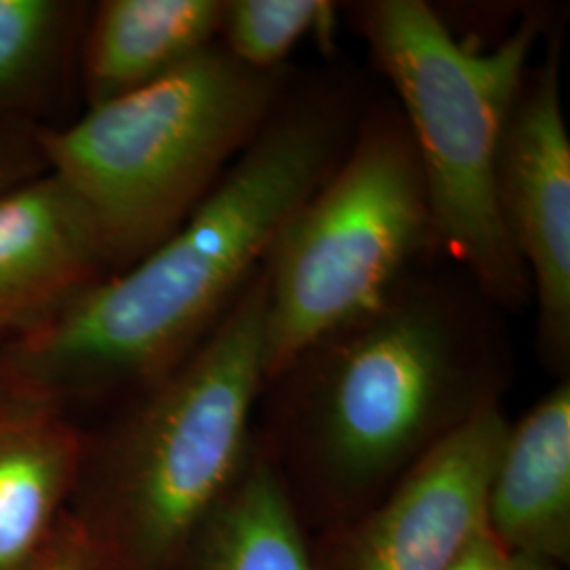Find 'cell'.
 I'll list each match as a JSON object with an SVG mask.
<instances>
[{"label": "cell", "instance_id": "10", "mask_svg": "<svg viewBox=\"0 0 570 570\" xmlns=\"http://www.w3.org/2000/svg\"><path fill=\"white\" fill-rule=\"evenodd\" d=\"M77 419L0 374V570H41L81 473Z\"/></svg>", "mask_w": 570, "mask_h": 570}, {"label": "cell", "instance_id": "3", "mask_svg": "<svg viewBox=\"0 0 570 570\" xmlns=\"http://www.w3.org/2000/svg\"><path fill=\"white\" fill-rule=\"evenodd\" d=\"M263 266L180 366L87 429L68 520L98 570H174L254 449Z\"/></svg>", "mask_w": 570, "mask_h": 570}, {"label": "cell", "instance_id": "1", "mask_svg": "<svg viewBox=\"0 0 570 570\" xmlns=\"http://www.w3.org/2000/svg\"><path fill=\"white\" fill-rule=\"evenodd\" d=\"M505 313L433 258L271 374L254 446L308 534L379 503L513 381Z\"/></svg>", "mask_w": 570, "mask_h": 570}, {"label": "cell", "instance_id": "6", "mask_svg": "<svg viewBox=\"0 0 570 570\" xmlns=\"http://www.w3.org/2000/svg\"><path fill=\"white\" fill-rule=\"evenodd\" d=\"M433 258L442 256L406 119L395 102L366 106L343 161L263 263L266 379Z\"/></svg>", "mask_w": 570, "mask_h": 570}, {"label": "cell", "instance_id": "17", "mask_svg": "<svg viewBox=\"0 0 570 570\" xmlns=\"http://www.w3.org/2000/svg\"><path fill=\"white\" fill-rule=\"evenodd\" d=\"M41 570H98L87 543L68 520V513Z\"/></svg>", "mask_w": 570, "mask_h": 570}, {"label": "cell", "instance_id": "14", "mask_svg": "<svg viewBox=\"0 0 570 570\" xmlns=\"http://www.w3.org/2000/svg\"><path fill=\"white\" fill-rule=\"evenodd\" d=\"M87 13L70 0H0V121H37L81 47Z\"/></svg>", "mask_w": 570, "mask_h": 570}, {"label": "cell", "instance_id": "11", "mask_svg": "<svg viewBox=\"0 0 570 570\" xmlns=\"http://www.w3.org/2000/svg\"><path fill=\"white\" fill-rule=\"evenodd\" d=\"M487 530L510 556L570 564V379L510 423L490 480Z\"/></svg>", "mask_w": 570, "mask_h": 570}, {"label": "cell", "instance_id": "9", "mask_svg": "<svg viewBox=\"0 0 570 570\" xmlns=\"http://www.w3.org/2000/svg\"><path fill=\"white\" fill-rule=\"evenodd\" d=\"M110 275L87 209L51 171L0 195V346Z\"/></svg>", "mask_w": 570, "mask_h": 570}, {"label": "cell", "instance_id": "16", "mask_svg": "<svg viewBox=\"0 0 570 570\" xmlns=\"http://www.w3.org/2000/svg\"><path fill=\"white\" fill-rule=\"evenodd\" d=\"M41 122L0 121V195L49 171L41 144Z\"/></svg>", "mask_w": 570, "mask_h": 570}, {"label": "cell", "instance_id": "15", "mask_svg": "<svg viewBox=\"0 0 570 570\" xmlns=\"http://www.w3.org/2000/svg\"><path fill=\"white\" fill-rule=\"evenodd\" d=\"M338 16L332 0H225L218 42L247 68L277 70L308 37L330 51Z\"/></svg>", "mask_w": 570, "mask_h": 570}, {"label": "cell", "instance_id": "5", "mask_svg": "<svg viewBox=\"0 0 570 570\" xmlns=\"http://www.w3.org/2000/svg\"><path fill=\"white\" fill-rule=\"evenodd\" d=\"M294 81L289 66L254 70L216 41L68 127L42 125L49 171L87 209L110 275L186 223Z\"/></svg>", "mask_w": 570, "mask_h": 570}, {"label": "cell", "instance_id": "12", "mask_svg": "<svg viewBox=\"0 0 570 570\" xmlns=\"http://www.w3.org/2000/svg\"><path fill=\"white\" fill-rule=\"evenodd\" d=\"M223 0H102L89 9L81 47L87 108L161 79L218 41Z\"/></svg>", "mask_w": 570, "mask_h": 570}, {"label": "cell", "instance_id": "19", "mask_svg": "<svg viewBox=\"0 0 570 570\" xmlns=\"http://www.w3.org/2000/svg\"><path fill=\"white\" fill-rule=\"evenodd\" d=\"M505 570H567L558 564H551L546 560H537V558H524V556H510V562Z\"/></svg>", "mask_w": 570, "mask_h": 570}, {"label": "cell", "instance_id": "2", "mask_svg": "<svg viewBox=\"0 0 570 570\" xmlns=\"http://www.w3.org/2000/svg\"><path fill=\"white\" fill-rule=\"evenodd\" d=\"M364 110L343 77L292 82L186 223L0 346V374L77 421L85 410L108 414L164 379L223 322L287 218L343 161Z\"/></svg>", "mask_w": 570, "mask_h": 570}, {"label": "cell", "instance_id": "4", "mask_svg": "<svg viewBox=\"0 0 570 570\" xmlns=\"http://www.w3.org/2000/svg\"><path fill=\"white\" fill-rule=\"evenodd\" d=\"M346 13L395 89L440 256L505 315L524 311L532 287L499 216L497 159L532 53L551 23L546 9H527L492 47L452 35L423 0H367Z\"/></svg>", "mask_w": 570, "mask_h": 570}, {"label": "cell", "instance_id": "13", "mask_svg": "<svg viewBox=\"0 0 570 570\" xmlns=\"http://www.w3.org/2000/svg\"><path fill=\"white\" fill-rule=\"evenodd\" d=\"M174 570H315L311 537L256 446Z\"/></svg>", "mask_w": 570, "mask_h": 570}, {"label": "cell", "instance_id": "7", "mask_svg": "<svg viewBox=\"0 0 570 570\" xmlns=\"http://www.w3.org/2000/svg\"><path fill=\"white\" fill-rule=\"evenodd\" d=\"M560 66L556 26L513 102L497 159L499 216L529 273L541 362L558 381L570 379V138Z\"/></svg>", "mask_w": 570, "mask_h": 570}, {"label": "cell", "instance_id": "18", "mask_svg": "<svg viewBox=\"0 0 570 570\" xmlns=\"http://www.w3.org/2000/svg\"><path fill=\"white\" fill-rule=\"evenodd\" d=\"M508 562L510 553L499 546L489 530H482L450 570H505Z\"/></svg>", "mask_w": 570, "mask_h": 570}, {"label": "cell", "instance_id": "8", "mask_svg": "<svg viewBox=\"0 0 570 570\" xmlns=\"http://www.w3.org/2000/svg\"><path fill=\"white\" fill-rule=\"evenodd\" d=\"M510 419L494 406L459 429L360 515L311 537L315 570H450L487 530L490 480Z\"/></svg>", "mask_w": 570, "mask_h": 570}]
</instances>
